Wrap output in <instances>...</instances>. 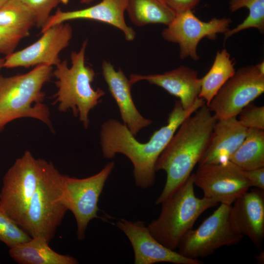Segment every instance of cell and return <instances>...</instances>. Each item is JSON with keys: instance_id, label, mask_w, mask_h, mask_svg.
<instances>
[{"instance_id": "obj_30", "label": "cell", "mask_w": 264, "mask_h": 264, "mask_svg": "<svg viewBox=\"0 0 264 264\" xmlns=\"http://www.w3.org/2000/svg\"><path fill=\"white\" fill-rule=\"evenodd\" d=\"M242 171L251 187L264 190V167Z\"/></svg>"}, {"instance_id": "obj_25", "label": "cell", "mask_w": 264, "mask_h": 264, "mask_svg": "<svg viewBox=\"0 0 264 264\" xmlns=\"http://www.w3.org/2000/svg\"><path fill=\"white\" fill-rule=\"evenodd\" d=\"M249 10L247 17L235 28L224 33V40L234 34L249 28H256L262 34L264 31V0H231L229 8L235 12L241 8Z\"/></svg>"}, {"instance_id": "obj_5", "label": "cell", "mask_w": 264, "mask_h": 264, "mask_svg": "<svg viewBox=\"0 0 264 264\" xmlns=\"http://www.w3.org/2000/svg\"><path fill=\"white\" fill-rule=\"evenodd\" d=\"M194 173L161 203L159 217L147 227L152 236L166 247L175 250L184 234L191 229L198 218L216 201L196 197Z\"/></svg>"}, {"instance_id": "obj_18", "label": "cell", "mask_w": 264, "mask_h": 264, "mask_svg": "<svg viewBox=\"0 0 264 264\" xmlns=\"http://www.w3.org/2000/svg\"><path fill=\"white\" fill-rule=\"evenodd\" d=\"M233 203L231 214L237 228L260 248L264 238V190L247 191Z\"/></svg>"}, {"instance_id": "obj_27", "label": "cell", "mask_w": 264, "mask_h": 264, "mask_svg": "<svg viewBox=\"0 0 264 264\" xmlns=\"http://www.w3.org/2000/svg\"><path fill=\"white\" fill-rule=\"evenodd\" d=\"M28 7L33 13L36 25L41 28L50 16L52 10L60 3H66L68 0H18Z\"/></svg>"}, {"instance_id": "obj_34", "label": "cell", "mask_w": 264, "mask_h": 264, "mask_svg": "<svg viewBox=\"0 0 264 264\" xmlns=\"http://www.w3.org/2000/svg\"><path fill=\"white\" fill-rule=\"evenodd\" d=\"M93 0H81V2L85 4H89Z\"/></svg>"}, {"instance_id": "obj_1", "label": "cell", "mask_w": 264, "mask_h": 264, "mask_svg": "<svg viewBox=\"0 0 264 264\" xmlns=\"http://www.w3.org/2000/svg\"><path fill=\"white\" fill-rule=\"evenodd\" d=\"M204 104L205 101L198 98L191 108L185 110L179 100L176 101L167 124L154 132L146 143L138 141L127 126L118 120L111 118L105 121L101 125L100 135L103 157L111 159L116 154L125 155L133 165L136 186L142 189L152 187L159 155L182 122Z\"/></svg>"}, {"instance_id": "obj_10", "label": "cell", "mask_w": 264, "mask_h": 264, "mask_svg": "<svg viewBox=\"0 0 264 264\" xmlns=\"http://www.w3.org/2000/svg\"><path fill=\"white\" fill-rule=\"evenodd\" d=\"M264 92V62L239 69L214 96L209 109L217 119L239 115Z\"/></svg>"}, {"instance_id": "obj_8", "label": "cell", "mask_w": 264, "mask_h": 264, "mask_svg": "<svg viewBox=\"0 0 264 264\" xmlns=\"http://www.w3.org/2000/svg\"><path fill=\"white\" fill-rule=\"evenodd\" d=\"M231 205L220 204L197 229L188 231L179 241L177 252L186 258L199 260L220 247L239 243L243 236L233 220Z\"/></svg>"}, {"instance_id": "obj_24", "label": "cell", "mask_w": 264, "mask_h": 264, "mask_svg": "<svg viewBox=\"0 0 264 264\" xmlns=\"http://www.w3.org/2000/svg\"><path fill=\"white\" fill-rule=\"evenodd\" d=\"M34 25L33 13L18 0H9L0 7V26L29 32Z\"/></svg>"}, {"instance_id": "obj_31", "label": "cell", "mask_w": 264, "mask_h": 264, "mask_svg": "<svg viewBox=\"0 0 264 264\" xmlns=\"http://www.w3.org/2000/svg\"><path fill=\"white\" fill-rule=\"evenodd\" d=\"M176 14L192 10L200 0H163Z\"/></svg>"}, {"instance_id": "obj_14", "label": "cell", "mask_w": 264, "mask_h": 264, "mask_svg": "<svg viewBox=\"0 0 264 264\" xmlns=\"http://www.w3.org/2000/svg\"><path fill=\"white\" fill-rule=\"evenodd\" d=\"M117 227L130 241L134 251L135 264L170 263L175 264H202L200 260L186 258L157 241L142 221L120 219Z\"/></svg>"}, {"instance_id": "obj_22", "label": "cell", "mask_w": 264, "mask_h": 264, "mask_svg": "<svg viewBox=\"0 0 264 264\" xmlns=\"http://www.w3.org/2000/svg\"><path fill=\"white\" fill-rule=\"evenodd\" d=\"M235 62L225 49L218 51L209 71L201 78L199 98L208 106L222 86L235 73Z\"/></svg>"}, {"instance_id": "obj_17", "label": "cell", "mask_w": 264, "mask_h": 264, "mask_svg": "<svg viewBox=\"0 0 264 264\" xmlns=\"http://www.w3.org/2000/svg\"><path fill=\"white\" fill-rule=\"evenodd\" d=\"M102 68L109 90L118 107L123 124L135 136L153 122L143 117L137 109L131 93L132 85L122 69L115 70L113 65L107 61L103 62Z\"/></svg>"}, {"instance_id": "obj_33", "label": "cell", "mask_w": 264, "mask_h": 264, "mask_svg": "<svg viewBox=\"0 0 264 264\" xmlns=\"http://www.w3.org/2000/svg\"><path fill=\"white\" fill-rule=\"evenodd\" d=\"M4 61V59L0 57V70L3 67Z\"/></svg>"}, {"instance_id": "obj_9", "label": "cell", "mask_w": 264, "mask_h": 264, "mask_svg": "<svg viewBox=\"0 0 264 264\" xmlns=\"http://www.w3.org/2000/svg\"><path fill=\"white\" fill-rule=\"evenodd\" d=\"M114 166V162L110 161L98 173L84 178L63 175L62 200L75 217L79 240L85 239L89 222L99 218V197Z\"/></svg>"}, {"instance_id": "obj_28", "label": "cell", "mask_w": 264, "mask_h": 264, "mask_svg": "<svg viewBox=\"0 0 264 264\" xmlns=\"http://www.w3.org/2000/svg\"><path fill=\"white\" fill-rule=\"evenodd\" d=\"M238 119L243 127L264 130V107L250 103L239 114Z\"/></svg>"}, {"instance_id": "obj_11", "label": "cell", "mask_w": 264, "mask_h": 264, "mask_svg": "<svg viewBox=\"0 0 264 264\" xmlns=\"http://www.w3.org/2000/svg\"><path fill=\"white\" fill-rule=\"evenodd\" d=\"M230 18H214L208 22L198 19L192 10L177 13L172 22L164 28L162 36L167 41L176 43L181 59L190 57L198 61L197 46L201 39L214 40L219 33H225L231 22Z\"/></svg>"}, {"instance_id": "obj_6", "label": "cell", "mask_w": 264, "mask_h": 264, "mask_svg": "<svg viewBox=\"0 0 264 264\" xmlns=\"http://www.w3.org/2000/svg\"><path fill=\"white\" fill-rule=\"evenodd\" d=\"M63 175L47 161L20 227L31 238L49 242L68 211L62 200Z\"/></svg>"}, {"instance_id": "obj_13", "label": "cell", "mask_w": 264, "mask_h": 264, "mask_svg": "<svg viewBox=\"0 0 264 264\" xmlns=\"http://www.w3.org/2000/svg\"><path fill=\"white\" fill-rule=\"evenodd\" d=\"M42 33L41 38L33 44L7 55L3 67H29L39 65L52 66L60 63L59 54L69 45L72 38L71 26L64 22Z\"/></svg>"}, {"instance_id": "obj_32", "label": "cell", "mask_w": 264, "mask_h": 264, "mask_svg": "<svg viewBox=\"0 0 264 264\" xmlns=\"http://www.w3.org/2000/svg\"><path fill=\"white\" fill-rule=\"evenodd\" d=\"M256 259H257V261L259 263L264 264V252L262 251L259 255H258L257 256H256Z\"/></svg>"}, {"instance_id": "obj_23", "label": "cell", "mask_w": 264, "mask_h": 264, "mask_svg": "<svg viewBox=\"0 0 264 264\" xmlns=\"http://www.w3.org/2000/svg\"><path fill=\"white\" fill-rule=\"evenodd\" d=\"M229 160L242 170L264 167V130L247 129L243 142Z\"/></svg>"}, {"instance_id": "obj_3", "label": "cell", "mask_w": 264, "mask_h": 264, "mask_svg": "<svg viewBox=\"0 0 264 264\" xmlns=\"http://www.w3.org/2000/svg\"><path fill=\"white\" fill-rule=\"evenodd\" d=\"M52 75V66L39 65L25 74L0 76V129L23 117L38 119L52 129L49 108L43 103L45 94L42 89Z\"/></svg>"}, {"instance_id": "obj_4", "label": "cell", "mask_w": 264, "mask_h": 264, "mask_svg": "<svg viewBox=\"0 0 264 264\" xmlns=\"http://www.w3.org/2000/svg\"><path fill=\"white\" fill-rule=\"evenodd\" d=\"M88 41L85 40L78 51L71 53V66L68 67L66 60L61 61L56 66L53 75L57 79L58 91L55 103L58 110L66 112L71 110L75 116L87 129L89 124L90 111L100 102L105 92L100 88L94 89L91 85L95 73L85 63V52Z\"/></svg>"}, {"instance_id": "obj_20", "label": "cell", "mask_w": 264, "mask_h": 264, "mask_svg": "<svg viewBox=\"0 0 264 264\" xmlns=\"http://www.w3.org/2000/svg\"><path fill=\"white\" fill-rule=\"evenodd\" d=\"M9 256L20 264H77L78 260L68 255L57 253L42 237H34L9 250Z\"/></svg>"}, {"instance_id": "obj_29", "label": "cell", "mask_w": 264, "mask_h": 264, "mask_svg": "<svg viewBox=\"0 0 264 264\" xmlns=\"http://www.w3.org/2000/svg\"><path fill=\"white\" fill-rule=\"evenodd\" d=\"M29 32L0 26V53L8 55L14 52L19 42Z\"/></svg>"}, {"instance_id": "obj_15", "label": "cell", "mask_w": 264, "mask_h": 264, "mask_svg": "<svg viewBox=\"0 0 264 264\" xmlns=\"http://www.w3.org/2000/svg\"><path fill=\"white\" fill-rule=\"evenodd\" d=\"M127 0H102L93 6L80 10L63 11L58 9L50 15L41 28V33L49 28L70 20L85 19L109 24L121 30L128 41H133L136 33L128 26L124 18Z\"/></svg>"}, {"instance_id": "obj_26", "label": "cell", "mask_w": 264, "mask_h": 264, "mask_svg": "<svg viewBox=\"0 0 264 264\" xmlns=\"http://www.w3.org/2000/svg\"><path fill=\"white\" fill-rule=\"evenodd\" d=\"M31 239V237L0 208V241L11 248Z\"/></svg>"}, {"instance_id": "obj_16", "label": "cell", "mask_w": 264, "mask_h": 264, "mask_svg": "<svg viewBox=\"0 0 264 264\" xmlns=\"http://www.w3.org/2000/svg\"><path fill=\"white\" fill-rule=\"evenodd\" d=\"M130 81L133 85L141 81L160 87L170 94L179 99L182 108H191L199 98L201 78L195 70L184 66L162 74L141 75L131 74Z\"/></svg>"}, {"instance_id": "obj_2", "label": "cell", "mask_w": 264, "mask_h": 264, "mask_svg": "<svg viewBox=\"0 0 264 264\" xmlns=\"http://www.w3.org/2000/svg\"><path fill=\"white\" fill-rule=\"evenodd\" d=\"M217 120L205 104L182 122L155 164L156 172L163 170L166 173V182L156 204H161L192 174Z\"/></svg>"}, {"instance_id": "obj_12", "label": "cell", "mask_w": 264, "mask_h": 264, "mask_svg": "<svg viewBox=\"0 0 264 264\" xmlns=\"http://www.w3.org/2000/svg\"><path fill=\"white\" fill-rule=\"evenodd\" d=\"M194 182L202 190L204 197L227 205H232L251 187L242 170L230 160L198 166Z\"/></svg>"}, {"instance_id": "obj_19", "label": "cell", "mask_w": 264, "mask_h": 264, "mask_svg": "<svg viewBox=\"0 0 264 264\" xmlns=\"http://www.w3.org/2000/svg\"><path fill=\"white\" fill-rule=\"evenodd\" d=\"M247 131V128L242 125L236 116L218 119L198 166L229 160L243 142Z\"/></svg>"}, {"instance_id": "obj_35", "label": "cell", "mask_w": 264, "mask_h": 264, "mask_svg": "<svg viewBox=\"0 0 264 264\" xmlns=\"http://www.w3.org/2000/svg\"><path fill=\"white\" fill-rule=\"evenodd\" d=\"M9 0H0V7Z\"/></svg>"}, {"instance_id": "obj_7", "label": "cell", "mask_w": 264, "mask_h": 264, "mask_svg": "<svg viewBox=\"0 0 264 264\" xmlns=\"http://www.w3.org/2000/svg\"><path fill=\"white\" fill-rule=\"evenodd\" d=\"M47 162L36 159L27 151L15 160L3 176L0 208L20 226Z\"/></svg>"}, {"instance_id": "obj_21", "label": "cell", "mask_w": 264, "mask_h": 264, "mask_svg": "<svg viewBox=\"0 0 264 264\" xmlns=\"http://www.w3.org/2000/svg\"><path fill=\"white\" fill-rule=\"evenodd\" d=\"M126 11L138 26L156 23L168 26L176 15L163 0H127Z\"/></svg>"}]
</instances>
